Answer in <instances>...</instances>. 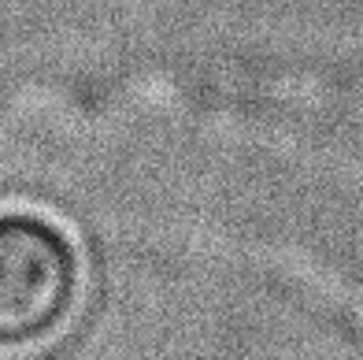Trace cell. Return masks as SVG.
<instances>
[{
    "instance_id": "6da1fadb",
    "label": "cell",
    "mask_w": 363,
    "mask_h": 360,
    "mask_svg": "<svg viewBox=\"0 0 363 360\" xmlns=\"http://www.w3.org/2000/svg\"><path fill=\"white\" fill-rule=\"evenodd\" d=\"M82 260L71 234L41 212H0V353H26L71 323Z\"/></svg>"
}]
</instances>
